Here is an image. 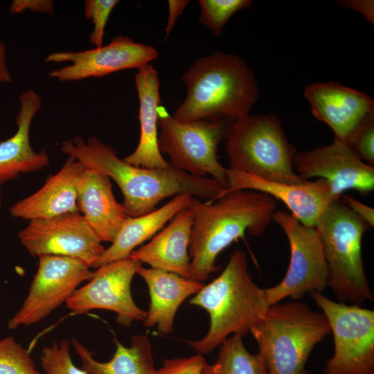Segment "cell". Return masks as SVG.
I'll return each instance as SVG.
<instances>
[{
  "label": "cell",
  "instance_id": "cell-1",
  "mask_svg": "<svg viewBox=\"0 0 374 374\" xmlns=\"http://www.w3.org/2000/svg\"><path fill=\"white\" fill-rule=\"evenodd\" d=\"M63 153L78 160L86 168L113 179L123 195L122 206L129 217L145 215L163 199L187 193L199 199L214 201L225 190L215 179L192 175L170 166L166 169L138 167L120 159L109 145L92 136L64 141Z\"/></svg>",
  "mask_w": 374,
  "mask_h": 374
},
{
  "label": "cell",
  "instance_id": "cell-2",
  "mask_svg": "<svg viewBox=\"0 0 374 374\" xmlns=\"http://www.w3.org/2000/svg\"><path fill=\"white\" fill-rule=\"evenodd\" d=\"M276 206L275 199L252 190L224 193L209 203L192 197L188 206L193 215L189 278L203 283L217 271L218 255L232 242L246 232L263 234Z\"/></svg>",
  "mask_w": 374,
  "mask_h": 374
},
{
  "label": "cell",
  "instance_id": "cell-3",
  "mask_svg": "<svg viewBox=\"0 0 374 374\" xmlns=\"http://www.w3.org/2000/svg\"><path fill=\"white\" fill-rule=\"evenodd\" d=\"M182 80L186 96L172 115L180 121H235L249 114L259 96L253 70L232 53L197 59Z\"/></svg>",
  "mask_w": 374,
  "mask_h": 374
},
{
  "label": "cell",
  "instance_id": "cell-4",
  "mask_svg": "<svg viewBox=\"0 0 374 374\" xmlns=\"http://www.w3.org/2000/svg\"><path fill=\"white\" fill-rule=\"evenodd\" d=\"M190 303L204 308L210 317L206 335L188 342L202 355L220 346L230 335L243 337L250 333L269 307L266 289L253 280L247 256L242 250L231 255L220 275L204 285Z\"/></svg>",
  "mask_w": 374,
  "mask_h": 374
},
{
  "label": "cell",
  "instance_id": "cell-5",
  "mask_svg": "<svg viewBox=\"0 0 374 374\" xmlns=\"http://www.w3.org/2000/svg\"><path fill=\"white\" fill-rule=\"evenodd\" d=\"M250 333L269 374H307L312 351L330 328L321 311L292 301L270 305Z\"/></svg>",
  "mask_w": 374,
  "mask_h": 374
},
{
  "label": "cell",
  "instance_id": "cell-6",
  "mask_svg": "<svg viewBox=\"0 0 374 374\" xmlns=\"http://www.w3.org/2000/svg\"><path fill=\"white\" fill-rule=\"evenodd\" d=\"M314 227L328 266L327 287L339 302L362 306L373 301L362 253L363 235L370 226L338 200L326 208Z\"/></svg>",
  "mask_w": 374,
  "mask_h": 374
},
{
  "label": "cell",
  "instance_id": "cell-7",
  "mask_svg": "<svg viewBox=\"0 0 374 374\" xmlns=\"http://www.w3.org/2000/svg\"><path fill=\"white\" fill-rule=\"evenodd\" d=\"M225 143L229 168L271 181L301 184L294 169L296 153L274 114L250 115L233 121Z\"/></svg>",
  "mask_w": 374,
  "mask_h": 374
},
{
  "label": "cell",
  "instance_id": "cell-8",
  "mask_svg": "<svg viewBox=\"0 0 374 374\" xmlns=\"http://www.w3.org/2000/svg\"><path fill=\"white\" fill-rule=\"evenodd\" d=\"M233 122L230 119L180 121L161 105L159 149L170 157L171 166L197 177L209 175L226 189V168L218 160L217 148L226 139Z\"/></svg>",
  "mask_w": 374,
  "mask_h": 374
},
{
  "label": "cell",
  "instance_id": "cell-9",
  "mask_svg": "<svg viewBox=\"0 0 374 374\" xmlns=\"http://www.w3.org/2000/svg\"><path fill=\"white\" fill-rule=\"evenodd\" d=\"M309 294L326 316L334 339L323 373L374 374V311L332 301L321 292Z\"/></svg>",
  "mask_w": 374,
  "mask_h": 374
},
{
  "label": "cell",
  "instance_id": "cell-10",
  "mask_svg": "<svg viewBox=\"0 0 374 374\" xmlns=\"http://www.w3.org/2000/svg\"><path fill=\"white\" fill-rule=\"evenodd\" d=\"M272 221L287 237L290 259L282 280L265 288L269 305L280 303L287 297L299 301L307 293H322L328 285V266L317 229L303 225L285 211H276Z\"/></svg>",
  "mask_w": 374,
  "mask_h": 374
},
{
  "label": "cell",
  "instance_id": "cell-11",
  "mask_svg": "<svg viewBox=\"0 0 374 374\" xmlns=\"http://www.w3.org/2000/svg\"><path fill=\"white\" fill-rule=\"evenodd\" d=\"M28 293L8 322L10 330L44 320L68 299L83 281L93 275L82 261L68 256L42 255Z\"/></svg>",
  "mask_w": 374,
  "mask_h": 374
},
{
  "label": "cell",
  "instance_id": "cell-12",
  "mask_svg": "<svg viewBox=\"0 0 374 374\" xmlns=\"http://www.w3.org/2000/svg\"><path fill=\"white\" fill-rule=\"evenodd\" d=\"M141 263L130 258L116 260L97 267L89 281L77 288L66 302L73 314L93 310L116 312V321L129 327L134 321H143L147 312L134 301L131 283Z\"/></svg>",
  "mask_w": 374,
  "mask_h": 374
},
{
  "label": "cell",
  "instance_id": "cell-13",
  "mask_svg": "<svg viewBox=\"0 0 374 374\" xmlns=\"http://www.w3.org/2000/svg\"><path fill=\"white\" fill-rule=\"evenodd\" d=\"M33 256L56 255L78 259L93 267L105 247L79 212L33 220L18 233Z\"/></svg>",
  "mask_w": 374,
  "mask_h": 374
},
{
  "label": "cell",
  "instance_id": "cell-14",
  "mask_svg": "<svg viewBox=\"0 0 374 374\" xmlns=\"http://www.w3.org/2000/svg\"><path fill=\"white\" fill-rule=\"evenodd\" d=\"M155 48L135 42L127 36L115 37L108 44L77 52H55L46 62L71 64L53 70L48 75L61 82L103 77L130 69H140L158 57Z\"/></svg>",
  "mask_w": 374,
  "mask_h": 374
},
{
  "label": "cell",
  "instance_id": "cell-15",
  "mask_svg": "<svg viewBox=\"0 0 374 374\" xmlns=\"http://www.w3.org/2000/svg\"><path fill=\"white\" fill-rule=\"evenodd\" d=\"M293 165L296 174L305 180L313 177L327 180L339 199L347 190L366 195L374 189V166L337 142L296 152Z\"/></svg>",
  "mask_w": 374,
  "mask_h": 374
},
{
  "label": "cell",
  "instance_id": "cell-16",
  "mask_svg": "<svg viewBox=\"0 0 374 374\" xmlns=\"http://www.w3.org/2000/svg\"><path fill=\"white\" fill-rule=\"evenodd\" d=\"M226 181L227 187L220 195L236 190H252L267 194L282 202L290 213L307 226L314 227L326 208L339 200L330 183L323 178L292 184L269 181L229 168Z\"/></svg>",
  "mask_w": 374,
  "mask_h": 374
},
{
  "label": "cell",
  "instance_id": "cell-17",
  "mask_svg": "<svg viewBox=\"0 0 374 374\" xmlns=\"http://www.w3.org/2000/svg\"><path fill=\"white\" fill-rule=\"evenodd\" d=\"M304 96L314 116L332 130L333 141L344 145L354 130L374 114L371 96L338 82L311 84L305 88Z\"/></svg>",
  "mask_w": 374,
  "mask_h": 374
},
{
  "label": "cell",
  "instance_id": "cell-18",
  "mask_svg": "<svg viewBox=\"0 0 374 374\" xmlns=\"http://www.w3.org/2000/svg\"><path fill=\"white\" fill-rule=\"evenodd\" d=\"M84 168L78 160L69 156L60 170L38 190L10 208V215L30 221L79 212L77 184Z\"/></svg>",
  "mask_w": 374,
  "mask_h": 374
},
{
  "label": "cell",
  "instance_id": "cell-19",
  "mask_svg": "<svg viewBox=\"0 0 374 374\" xmlns=\"http://www.w3.org/2000/svg\"><path fill=\"white\" fill-rule=\"evenodd\" d=\"M19 100L15 121L17 129L12 136L0 142V185L49 165L46 151H35L30 141L31 123L42 107V99L35 90L29 89L21 94Z\"/></svg>",
  "mask_w": 374,
  "mask_h": 374
},
{
  "label": "cell",
  "instance_id": "cell-20",
  "mask_svg": "<svg viewBox=\"0 0 374 374\" xmlns=\"http://www.w3.org/2000/svg\"><path fill=\"white\" fill-rule=\"evenodd\" d=\"M78 208L101 242H112L126 219L116 199L111 179L99 171L84 168L77 184Z\"/></svg>",
  "mask_w": 374,
  "mask_h": 374
},
{
  "label": "cell",
  "instance_id": "cell-21",
  "mask_svg": "<svg viewBox=\"0 0 374 374\" xmlns=\"http://www.w3.org/2000/svg\"><path fill=\"white\" fill-rule=\"evenodd\" d=\"M160 80L157 71L148 64L138 69L135 86L139 100L140 139L135 150L123 159L135 166L166 169L170 163L158 145V108L161 105Z\"/></svg>",
  "mask_w": 374,
  "mask_h": 374
},
{
  "label": "cell",
  "instance_id": "cell-22",
  "mask_svg": "<svg viewBox=\"0 0 374 374\" xmlns=\"http://www.w3.org/2000/svg\"><path fill=\"white\" fill-rule=\"evenodd\" d=\"M193 215L188 208L178 212L170 222L148 243L134 250L129 258L151 268L189 278L188 253Z\"/></svg>",
  "mask_w": 374,
  "mask_h": 374
},
{
  "label": "cell",
  "instance_id": "cell-23",
  "mask_svg": "<svg viewBox=\"0 0 374 374\" xmlns=\"http://www.w3.org/2000/svg\"><path fill=\"white\" fill-rule=\"evenodd\" d=\"M136 274L145 281L150 296L144 326L147 328L157 326V332L161 335L172 333L179 307L188 297L197 294L204 287V283L141 266Z\"/></svg>",
  "mask_w": 374,
  "mask_h": 374
},
{
  "label": "cell",
  "instance_id": "cell-24",
  "mask_svg": "<svg viewBox=\"0 0 374 374\" xmlns=\"http://www.w3.org/2000/svg\"><path fill=\"white\" fill-rule=\"evenodd\" d=\"M192 196L187 193L177 195L159 208L141 216L128 217L93 267L129 258L137 246L154 236L178 212L188 208Z\"/></svg>",
  "mask_w": 374,
  "mask_h": 374
},
{
  "label": "cell",
  "instance_id": "cell-25",
  "mask_svg": "<svg viewBox=\"0 0 374 374\" xmlns=\"http://www.w3.org/2000/svg\"><path fill=\"white\" fill-rule=\"evenodd\" d=\"M114 342L116 350L112 357L103 362L96 360L76 338L73 337L71 344L80 359L81 368L87 374H159L147 335H134L128 347L116 338Z\"/></svg>",
  "mask_w": 374,
  "mask_h": 374
},
{
  "label": "cell",
  "instance_id": "cell-26",
  "mask_svg": "<svg viewBox=\"0 0 374 374\" xmlns=\"http://www.w3.org/2000/svg\"><path fill=\"white\" fill-rule=\"evenodd\" d=\"M219 347L215 362H206L202 374H269L262 356L249 353L242 336L233 335Z\"/></svg>",
  "mask_w": 374,
  "mask_h": 374
},
{
  "label": "cell",
  "instance_id": "cell-27",
  "mask_svg": "<svg viewBox=\"0 0 374 374\" xmlns=\"http://www.w3.org/2000/svg\"><path fill=\"white\" fill-rule=\"evenodd\" d=\"M251 0H199V22L215 36H220L230 17L235 12L249 8Z\"/></svg>",
  "mask_w": 374,
  "mask_h": 374
},
{
  "label": "cell",
  "instance_id": "cell-28",
  "mask_svg": "<svg viewBox=\"0 0 374 374\" xmlns=\"http://www.w3.org/2000/svg\"><path fill=\"white\" fill-rule=\"evenodd\" d=\"M0 374H42L29 353L12 337L0 339Z\"/></svg>",
  "mask_w": 374,
  "mask_h": 374
},
{
  "label": "cell",
  "instance_id": "cell-29",
  "mask_svg": "<svg viewBox=\"0 0 374 374\" xmlns=\"http://www.w3.org/2000/svg\"><path fill=\"white\" fill-rule=\"evenodd\" d=\"M70 344L69 340L63 339L43 348L40 363L45 374H87L73 362Z\"/></svg>",
  "mask_w": 374,
  "mask_h": 374
},
{
  "label": "cell",
  "instance_id": "cell-30",
  "mask_svg": "<svg viewBox=\"0 0 374 374\" xmlns=\"http://www.w3.org/2000/svg\"><path fill=\"white\" fill-rule=\"evenodd\" d=\"M119 3L118 0H87L84 10L87 19L93 25L89 35L90 44L95 48L103 46L105 30L113 9Z\"/></svg>",
  "mask_w": 374,
  "mask_h": 374
},
{
  "label": "cell",
  "instance_id": "cell-31",
  "mask_svg": "<svg viewBox=\"0 0 374 374\" xmlns=\"http://www.w3.org/2000/svg\"><path fill=\"white\" fill-rule=\"evenodd\" d=\"M345 145L362 160L374 165V114L354 130Z\"/></svg>",
  "mask_w": 374,
  "mask_h": 374
},
{
  "label": "cell",
  "instance_id": "cell-32",
  "mask_svg": "<svg viewBox=\"0 0 374 374\" xmlns=\"http://www.w3.org/2000/svg\"><path fill=\"white\" fill-rule=\"evenodd\" d=\"M206 360L197 354L189 357L166 359L158 369L159 374H202Z\"/></svg>",
  "mask_w": 374,
  "mask_h": 374
},
{
  "label": "cell",
  "instance_id": "cell-33",
  "mask_svg": "<svg viewBox=\"0 0 374 374\" xmlns=\"http://www.w3.org/2000/svg\"><path fill=\"white\" fill-rule=\"evenodd\" d=\"M54 3L51 0H15L12 2L10 11L12 13H19L29 10L37 12L52 14Z\"/></svg>",
  "mask_w": 374,
  "mask_h": 374
},
{
  "label": "cell",
  "instance_id": "cell-34",
  "mask_svg": "<svg viewBox=\"0 0 374 374\" xmlns=\"http://www.w3.org/2000/svg\"><path fill=\"white\" fill-rule=\"evenodd\" d=\"M337 4L344 9L359 12L368 21L374 24L373 0H341L337 1Z\"/></svg>",
  "mask_w": 374,
  "mask_h": 374
},
{
  "label": "cell",
  "instance_id": "cell-35",
  "mask_svg": "<svg viewBox=\"0 0 374 374\" xmlns=\"http://www.w3.org/2000/svg\"><path fill=\"white\" fill-rule=\"evenodd\" d=\"M342 202L365 221L370 226H373L374 209L372 207H370L348 195L342 197Z\"/></svg>",
  "mask_w": 374,
  "mask_h": 374
},
{
  "label": "cell",
  "instance_id": "cell-36",
  "mask_svg": "<svg viewBox=\"0 0 374 374\" xmlns=\"http://www.w3.org/2000/svg\"><path fill=\"white\" fill-rule=\"evenodd\" d=\"M189 1L188 0H169L168 17L167 25L165 28V39L168 37L179 17L186 8Z\"/></svg>",
  "mask_w": 374,
  "mask_h": 374
},
{
  "label": "cell",
  "instance_id": "cell-37",
  "mask_svg": "<svg viewBox=\"0 0 374 374\" xmlns=\"http://www.w3.org/2000/svg\"><path fill=\"white\" fill-rule=\"evenodd\" d=\"M6 46L0 42V84L8 83L12 81L11 73L6 62Z\"/></svg>",
  "mask_w": 374,
  "mask_h": 374
},
{
  "label": "cell",
  "instance_id": "cell-38",
  "mask_svg": "<svg viewBox=\"0 0 374 374\" xmlns=\"http://www.w3.org/2000/svg\"><path fill=\"white\" fill-rule=\"evenodd\" d=\"M1 204H2V195H1V189H0V208L1 206Z\"/></svg>",
  "mask_w": 374,
  "mask_h": 374
}]
</instances>
